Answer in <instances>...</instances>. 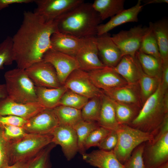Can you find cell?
<instances>
[{
    "instance_id": "cell-44",
    "label": "cell",
    "mask_w": 168,
    "mask_h": 168,
    "mask_svg": "<svg viewBox=\"0 0 168 168\" xmlns=\"http://www.w3.org/2000/svg\"><path fill=\"white\" fill-rule=\"evenodd\" d=\"M168 133V113L167 114L161 124L153 135V140L150 142H154L159 139Z\"/></svg>"
},
{
    "instance_id": "cell-36",
    "label": "cell",
    "mask_w": 168,
    "mask_h": 168,
    "mask_svg": "<svg viewBox=\"0 0 168 168\" xmlns=\"http://www.w3.org/2000/svg\"><path fill=\"white\" fill-rule=\"evenodd\" d=\"M89 99L68 89L62 96L59 105L70 107L81 110Z\"/></svg>"
},
{
    "instance_id": "cell-10",
    "label": "cell",
    "mask_w": 168,
    "mask_h": 168,
    "mask_svg": "<svg viewBox=\"0 0 168 168\" xmlns=\"http://www.w3.org/2000/svg\"><path fill=\"white\" fill-rule=\"evenodd\" d=\"M59 125L53 109L45 108L27 120L23 128L27 133L49 134Z\"/></svg>"
},
{
    "instance_id": "cell-32",
    "label": "cell",
    "mask_w": 168,
    "mask_h": 168,
    "mask_svg": "<svg viewBox=\"0 0 168 168\" xmlns=\"http://www.w3.org/2000/svg\"><path fill=\"white\" fill-rule=\"evenodd\" d=\"M102 93L99 95L89 99L81 109L82 116L83 120L97 122L101 106Z\"/></svg>"
},
{
    "instance_id": "cell-18",
    "label": "cell",
    "mask_w": 168,
    "mask_h": 168,
    "mask_svg": "<svg viewBox=\"0 0 168 168\" xmlns=\"http://www.w3.org/2000/svg\"><path fill=\"white\" fill-rule=\"evenodd\" d=\"M111 100L118 102L142 107L140 91L138 83L102 91Z\"/></svg>"
},
{
    "instance_id": "cell-48",
    "label": "cell",
    "mask_w": 168,
    "mask_h": 168,
    "mask_svg": "<svg viewBox=\"0 0 168 168\" xmlns=\"http://www.w3.org/2000/svg\"><path fill=\"white\" fill-rule=\"evenodd\" d=\"M7 96V94L5 84H0V100Z\"/></svg>"
},
{
    "instance_id": "cell-34",
    "label": "cell",
    "mask_w": 168,
    "mask_h": 168,
    "mask_svg": "<svg viewBox=\"0 0 168 168\" xmlns=\"http://www.w3.org/2000/svg\"><path fill=\"white\" fill-rule=\"evenodd\" d=\"M99 126L97 122L82 120L72 127L77 136L78 152L81 154L85 153L84 144L86 138L92 131Z\"/></svg>"
},
{
    "instance_id": "cell-35",
    "label": "cell",
    "mask_w": 168,
    "mask_h": 168,
    "mask_svg": "<svg viewBox=\"0 0 168 168\" xmlns=\"http://www.w3.org/2000/svg\"><path fill=\"white\" fill-rule=\"evenodd\" d=\"M56 145L52 142L42 149L32 158L27 168H51L50 153Z\"/></svg>"
},
{
    "instance_id": "cell-45",
    "label": "cell",
    "mask_w": 168,
    "mask_h": 168,
    "mask_svg": "<svg viewBox=\"0 0 168 168\" xmlns=\"http://www.w3.org/2000/svg\"><path fill=\"white\" fill-rule=\"evenodd\" d=\"M162 69L161 85L166 91H168V63L162 64Z\"/></svg>"
},
{
    "instance_id": "cell-16",
    "label": "cell",
    "mask_w": 168,
    "mask_h": 168,
    "mask_svg": "<svg viewBox=\"0 0 168 168\" xmlns=\"http://www.w3.org/2000/svg\"><path fill=\"white\" fill-rule=\"evenodd\" d=\"M45 108L38 102L21 103L7 96L0 100V116L13 115L28 120Z\"/></svg>"
},
{
    "instance_id": "cell-41",
    "label": "cell",
    "mask_w": 168,
    "mask_h": 168,
    "mask_svg": "<svg viewBox=\"0 0 168 168\" xmlns=\"http://www.w3.org/2000/svg\"><path fill=\"white\" fill-rule=\"evenodd\" d=\"M0 128L4 136L9 142L19 139L27 133L22 127L6 125Z\"/></svg>"
},
{
    "instance_id": "cell-26",
    "label": "cell",
    "mask_w": 168,
    "mask_h": 168,
    "mask_svg": "<svg viewBox=\"0 0 168 168\" xmlns=\"http://www.w3.org/2000/svg\"><path fill=\"white\" fill-rule=\"evenodd\" d=\"M153 31L156 37L162 64L168 63V21L163 19L152 22Z\"/></svg>"
},
{
    "instance_id": "cell-27",
    "label": "cell",
    "mask_w": 168,
    "mask_h": 168,
    "mask_svg": "<svg viewBox=\"0 0 168 168\" xmlns=\"http://www.w3.org/2000/svg\"><path fill=\"white\" fill-rule=\"evenodd\" d=\"M124 2V0H95L92 4L102 21L123 10Z\"/></svg>"
},
{
    "instance_id": "cell-2",
    "label": "cell",
    "mask_w": 168,
    "mask_h": 168,
    "mask_svg": "<svg viewBox=\"0 0 168 168\" xmlns=\"http://www.w3.org/2000/svg\"><path fill=\"white\" fill-rule=\"evenodd\" d=\"M58 31L81 39L95 37L102 21L92 3L85 2L57 18Z\"/></svg>"
},
{
    "instance_id": "cell-40",
    "label": "cell",
    "mask_w": 168,
    "mask_h": 168,
    "mask_svg": "<svg viewBox=\"0 0 168 168\" xmlns=\"http://www.w3.org/2000/svg\"><path fill=\"white\" fill-rule=\"evenodd\" d=\"M9 145L0 128V168H6L10 165Z\"/></svg>"
},
{
    "instance_id": "cell-49",
    "label": "cell",
    "mask_w": 168,
    "mask_h": 168,
    "mask_svg": "<svg viewBox=\"0 0 168 168\" xmlns=\"http://www.w3.org/2000/svg\"><path fill=\"white\" fill-rule=\"evenodd\" d=\"M144 5L151 4H160L162 3H168V0H146L143 1Z\"/></svg>"
},
{
    "instance_id": "cell-19",
    "label": "cell",
    "mask_w": 168,
    "mask_h": 168,
    "mask_svg": "<svg viewBox=\"0 0 168 168\" xmlns=\"http://www.w3.org/2000/svg\"><path fill=\"white\" fill-rule=\"evenodd\" d=\"M94 85L102 91L126 85L128 83L113 68H105L88 72Z\"/></svg>"
},
{
    "instance_id": "cell-7",
    "label": "cell",
    "mask_w": 168,
    "mask_h": 168,
    "mask_svg": "<svg viewBox=\"0 0 168 168\" xmlns=\"http://www.w3.org/2000/svg\"><path fill=\"white\" fill-rule=\"evenodd\" d=\"M148 27L138 25L128 30H122L113 34L111 39L120 51L122 56L134 57L140 48Z\"/></svg>"
},
{
    "instance_id": "cell-4",
    "label": "cell",
    "mask_w": 168,
    "mask_h": 168,
    "mask_svg": "<svg viewBox=\"0 0 168 168\" xmlns=\"http://www.w3.org/2000/svg\"><path fill=\"white\" fill-rule=\"evenodd\" d=\"M4 77L7 97L10 99L23 104L38 102L35 86L25 69L17 68L8 70Z\"/></svg>"
},
{
    "instance_id": "cell-42",
    "label": "cell",
    "mask_w": 168,
    "mask_h": 168,
    "mask_svg": "<svg viewBox=\"0 0 168 168\" xmlns=\"http://www.w3.org/2000/svg\"><path fill=\"white\" fill-rule=\"evenodd\" d=\"M117 142L118 136L116 131L111 130L102 140L98 147L100 149L111 151L115 148Z\"/></svg>"
},
{
    "instance_id": "cell-46",
    "label": "cell",
    "mask_w": 168,
    "mask_h": 168,
    "mask_svg": "<svg viewBox=\"0 0 168 168\" xmlns=\"http://www.w3.org/2000/svg\"><path fill=\"white\" fill-rule=\"evenodd\" d=\"M34 0H0V10L14 4L29 3L34 2Z\"/></svg>"
},
{
    "instance_id": "cell-28",
    "label": "cell",
    "mask_w": 168,
    "mask_h": 168,
    "mask_svg": "<svg viewBox=\"0 0 168 168\" xmlns=\"http://www.w3.org/2000/svg\"><path fill=\"white\" fill-rule=\"evenodd\" d=\"M135 57L144 73L161 78L162 65L161 60L139 50L137 52Z\"/></svg>"
},
{
    "instance_id": "cell-24",
    "label": "cell",
    "mask_w": 168,
    "mask_h": 168,
    "mask_svg": "<svg viewBox=\"0 0 168 168\" xmlns=\"http://www.w3.org/2000/svg\"><path fill=\"white\" fill-rule=\"evenodd\" d=\"M101 96V106L97 123L100 126L116 131L119 124L116 119L113 101L102 91Z\"/></svg>"
},
{
    "instance_id": "cell-13",
    "label": "cell",
    "mask_w": 168,
    "mask_h": 168,
    "mask_svg": "<svg viewBox=\"0 0 168 168\" xmlns=\"http://www.w3.org/2000/svg\"><path fill=\"white\" fill-rule=\"evenodd\" d=\"M143 158L145 168H158L168 160V133L154 142H145Z\"/></svg>"
},
{
    "instance_id": "cell-20",
    "label": "cell",
    "mask_w": 168,
    "mask_h": 168,
    "mask_svg": "<svg viewBox=\"0 0 168 168\" xmlns=\"http://www.w3.org/2000/svg\"><path fill=\"white\" fill-rule=\"evenodd\" d=\"M87 39L79 38L57 31L51 37V49L75 57Z\"/></svg>"
},
{
    "instance_id": "cell-47",
    "label": "cell",
    "mask_w": 168,
    "mask_h": 168,
    "mask_svg": "<svg viewBox=\"0 0 168 168\" xmlns=\"http://www.w3.org/2000/svg\"><path fill=\"white\" fill-rule=\"evenodd\" d=\"M33 157L18 161L8 166L6 168H27Z\"/></svg>"
},
{
    "instance_id": "cell-8",
    "label": "cell",
    "mask_w": 168,
    "mask_h": 168,
    "mask_svg": "<svg viewBox=\"0 0 168 168\" xmlns=\"http://www.w3.org/2000/svg\"><path fill=\"white\" fill-rule=\"evenodd\" d=\"M36 5L34 12L46 21L57 18L80 4L83 0H34Z\"/></svg>"
},
{
    "instance_id": "cell-33",
    "label": "cell",
    "mask_w": 168,
    "mask_h": 168,
    "mask_svg": "<svg viewBox=\"0 0 168 168\" xmlns=\"http://www.w3.org/2000/svg\"><path fill=\"white\" fill-rule=\"evenodd\" d=\"M139 50L161 61L157 43L152 29V22L149 23Z\"/></svg>"
},
{
    "instance_id": "cell-25",
    "label": "cell",
    "mask_w": 168,
    "mask_h": 168,
    "mask_svg": "<svg viewBox=\"0 0 168 168\" xmlns=\"http://www.w3.org/2000/svg\"><path fill=\"white\" fill-rule=\"evenodd\" d=\"M68 89L64 85L55 88L35 86L38 102L45 108L49 109L59 105L62 96Z\"/></svg>"
},
{
    "instance_id": "cell-21",
    "label": "cell",
    "mask_w": 168,
    "mask_h": 168,
    "mask_svg": "<svg viewBox=\"0 0 168 168\" xmlns=\"http://www.w3.org/2000/svg\"><path fill=\"white\" fill-rule=\"evenodd\" d=\"M141 1L139 0L133 7L122 11L111 17L107 23L100 24L97 29V35H100L108 32L115 27L129 22H137L138 16L142 8Z\"/></svg>"
},
{
    "instance_id": "cell-29",
    "label": "cell",
    "mask_w": 168,
    "mask_h": 168,
    "mask_svg": "<svg viewBox=\"0 0 168 168\" xmlns=\"http://www.w3.org/2000/svg\"><path fill=\"white\" fill-rule=\"evenodd\" d=\"M53 110L58 119L59 125L73 127L83 120L81 110L60 105Z\"/></svg>"
},
{
    "instance_id": "cell-5",
    "label": "cell",
    "mask_w": 168,
    "mask_h": 168,
    "mask_svg": "<svg viewBox=\"0 0 168 168\" xmlns=\"http://www.w3.org/2000/svg\"><path fill=\"white\" fill-rule=\"evenodd\" d=\"M52 134L27 133L17 140L9 142L10 165L31 158L52 143Z\"/></svg>"
},
{
    "instance_id": "cell-9",
    "label": "cell",
    "mask_w": 168,
    "mask_h": 168,
    "mask_svg": "<svg viewBox=\"0 0 168 168\" xmlns=\"http://www.w3.org/2000/svg\"><path fill=\"white\" fill-rule=\"evenodd\" d=\"M25 70L35 86L55 88L63 86L53 66L43 60Z\"/></svg>"
},
{
    "instance_id": "cell-1",
    "label": "cell",
    "mask_w": 168,
    "mask_h": 168,
    "mask_svg": "<svg viewBox=\"0 0 168 168\" xmlns=\"http://www.w3.org/2000/svg\"><path fill=\"white\" fill-rule=\"evenodd\" d=\"M57 31L55 21H46L34 12L24 11L21 25L12 37L17 68L25 69L42 61L51 49L52 35Z\"/></svg>"
},
{
    "instance_id": "cell-31",
    "label": "cell",
    "mask_w": 168,
    "mask_h": 168,
    "mask_svg": "<svg viewBox=\"0 0 168 168\" xmlns=\"http://www.w3.org/2000/svg\"><path fill=\"white\" fill-rule=\"evenodd\" d=\"M161 81V78L147 75L142 69L138 83L143 105L146 100L156 91Z\"/></svg>"
},
{
    "instance_id": "cell-23",
    "label": "cell",
    "mask_w": 168,
    "mask_h": 168,
    "mask_svg": "<svg viewBox=\"0 0 168 168\" xmlns=\"http://www.w3.org/2000/svg\"><path fill=\"white\" fill-rule=\"evenodd\" d=\"M113 68L128 84L138 83L142 69L135 56H123L117 65Z\"/></svg>"
},
{
    "instance_id": "cell-43",
    "label": "cell",
    "mask_w": 168,
    "mask_h": 168,
    "mask_svg": "<svg viewBox=\"0 0 168 168\" xmlns=\"http://www.w3.org/2000/svg\"><path fill=\"white\" fill-rule=\"evenodd\" d=\"M27 121V120L13 115L0 116V127L6 125L23 127Z\"/></svg>"
},
{
    "instance_id": "cell-30",
    "label": "cell",
    "mask_w": 168,
    "mask_h": 168,
    "mask_svg": "<svg viewBox=\"0 0 168 168\" xmlns=\"http://www.w3.org/2000/svg\"><path fill=\"white\" fill-rule=\"evenodd\" d=\"M112 100L115 109L116 119L119 124L128 125L136 118L141 109L135 106Z\"/></svg>"
},
{
    "instance_id": "cell-39",
    "label": "cell",
    "mask_w": 168,
    "mask_h": 168,
    "mask_svg": "<svg viewBox=\"0 0 168 168\" xmlns=\"http://www.w3.org/2000/svg\"><path fill=\"white\" fill-rule=\"evenodd\" d=\"M111 131L100 126L93 130L85 141L84 144L85 150L92 147H98L102 140Z\"/></svg>"
},
{
    "instance_id": "cell-37",
    "label": "cell",
    "mask_w": 168,
    "mask_h": 168,
    "mask_svg": "<svg viewBox=\"0 0 168 168\" xmlns=\"http://www.w3.org/2000/svg\"><path fill=\"white\" fill-rule=\"evenodd\" d=\"M14 61L12 38L8 36L0 43V70L4 68V65H11Z\"/></svg>"
},
{
    "instance_id": "cell-50",
    "label": "cell",
    "mask_w": 168,
    "mask_h": 168,
    "mask_svg": "<svg viewBox=\"0 0 168 168\" xmlns=\"http://www.w3.org/2000/svg\"><path fill=\"white\" fill-rule=\"evenodd\" d=\"M158 168H168V162L163 164Z\"/></svg>"
},
{
    "instance_id": "cell-3",
    "label": "cell",
    "mask_w": 168,
    "mask_h": 168,
    "mask_svg": "<svg viewBox=\"0 0 168 168\" xmlns=\"http://www.w3.org/2000/svg\"><path fill=\"white\" fill-rule=\"evenodd\" d=\"M168 113V91L161 83L156 91L143 104L138 114L128 125L152 134L155 133Z\"/></svg>"
},
{
    "instance_id": "cell-38",
    "label": "cell",
    "mask_w": 168,
    "mask_h": 168,
    "mask_svg": "<svg viewBox=\"0 0 168 168\" xmlns=\"http://www.w3.org/2000/svg\"><path fill=\"white\" fill-rule=\"evenodd\" d=\"M145 142L141 144L134 150L124 164V168H145L143 158Z\"/></svg>"
},
{
    "instance_id": "cell-17",
    "label": "cell",
    "mask_w": 168,
    "mask_h": 168,
    "mask_svg": "<svg viewBox=\"0 0 168 168\" xmlns=\"http://www.w3.org/2000/svg\"><path fill=\"white\" fill-rule=\"evenodd\" d=\"M99 56L106 67L114 68L122 56L120 50L111 39L108 33L95 37Z\"/></svg>"
},
{
    "instance_id": "cell-6",
    "label": "cell",
    "mask_w": 168,
    "mask_h": 168,
    "mask_svg": "<svg viewBox=\"0 0 168 168\" xmlns=\"http://www.w3.org/2000/svg\"><path fill=\"white\" fill-rule=\"evenodd\" d=\"M118 142L113 152L123 165L127 161L134 150L141 144L152 141V134L142 131L128 125L119 124L116 131Z\"/></svg>"
},
{
    "instance_id": "cell-22",
    "label": "cell",
    "mask_w": 168,
    "mask_h": 168,
    "mask_svg": "<svg viewBox=\"0 0 168 168\" xmlns=\"http://www.w3.org/2000/svg\"><path fill=\"white\" fill-rule=\"evenodd\" d=\"M82 158L90 165L98 168H124L118 160L113 150H93L82 154Z\"/></svg>"
},
{
    "instance_id": "cell-15",
    "label": "cell",
    "mask_w": 168,
    "mask_h": 168,
    "mask_svg": "<svg viewBox=\"0 0 168 168\" xmlns=\"http://www.w3.org/2000/svg\"><path fill=\"white\" fill-rule=\"evenodd\" d=\"M95 37L88 38L75 57L79 69L87 72L106 67L99 58Z\"/></svg>"
},
{
    "instance_id": "cell-14",
    "label": "cell",
    "mask_w": 168,
    "mask_h": 168,
    "mask_svg": "<svg viewBox=\"0 0 168 168\" xmlns=\"http://www.w3.org/2000/svg\"><path fill=\"white\" fill-rule=\"evenodd\" d=\"M52 142L59 145L68 161L72 159L78 151L76 131L71 126L59 125L51 133Z\"/></svg>"
},
{
    "instance_id": "cell-11",
    "label": "cell",
    "mask_w": 168,
    "mask_h": 168,
    "mask_svg": "<svg viewBox=\"0 0 168 168\" xmlns=\"http://www.w3.org/2000/svg\"><path fill=\"white\" fill-rule=\"evenodd\" d=\"M63 85L68 89L89 99L100 95L102 92L93 83L88 72L79 68L69 75Z\"/></svg>"
},
{
    "instance_id": "cell-12",
    "label": "cell",
    "mask_w": 168,
    "mask_h": 168,
    "mask_svg": "<svg viewBox=\"0 0 168 168\" xmlns=\"http://www.w3.org/2000/svg\"><path fill=\"white\" fill-rule=\"evenodd\" d=\"M43 60L53 66L62 85H63L68 77L73 71L79 68L75 57L51 49L44 54Z\"/></svg>"
}]
</instances>
